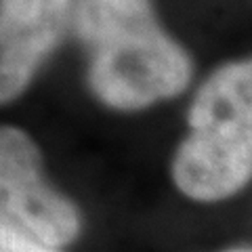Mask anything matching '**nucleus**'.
Here are the masks:
<instances>
[{
    "label": "nucleus",
    "instance_id": "7ed1b4c3",
    "mask_svg": "<svg viewBox=\"0 0 252 252\" xmlns=\"http://www.w3.org/2000/svg\"><path fill=\"white\" fill-rule=\"evenodd\" d=\"M0 223L38 252L59 250L80 229L76 206L46 183L36 143L15 126H0Z\"/></svg>",
    "mask_w": 252,
    "mask_h": 252
},
{
    "label": "nucleus",
    "instance_id": "f03ea898",
    "mask_svg": "<svg viewBox=\"0 0 252 252\" xmlns=\"http://www.w3.org/2000/svg\"><path fill=\"white\" fill-rule=\"evenodd\" d=\"M191 135L179 147L172 179L185 195L215 202L238 193L252 172V65L220 67L189 112Z\"/></svg>",
    "mask_w": 252,
    "mask_h": 252
},
{
    "label": "nucleus",
    "instance_id": "20e7f679",
    "mask_svg": "<svg viewBox=\"0 0 252 252\" xmlns=\"http://www.w3.org/2000/svg\"><path fill=\"white\" fill-rule=\"evenodd\" d=\"M72 0H0V103L15 99L59 44Z\"/></svg>",
    "mask_w": 252,
    "mask_h": 252
},
{
    "label": "nucleus",
    "instance_id": "39448f33",
    "mask_svg": "<svg viewBox=\"0 0 252 252\" xmlns=\"http://www.w3.org/2000/svg\"><path fill=\"white\" fill-rule=\"evenodd\" d=\"M0 252H38V248L21 233L0 223Z\"/></svg>",
    "mask_w": 252,
    "mask_h": 252
},
{
    "label": "nucleus",
    "instance_id": "f257e3e1",
    "mask_svg": "<svg viewBox=\"0 0 252 252\" xmlns=\"http://www.w3.org/2000/svg\"><path fill=\"white\" fill-rule=\"evenodd\" d=\"M72 11L105 105L141 109L185 91L191 59L156 21L152 0H72Z\"/></svg>",
    "mask_w": 252,
    "mask_h": 252
}]
</instances>
